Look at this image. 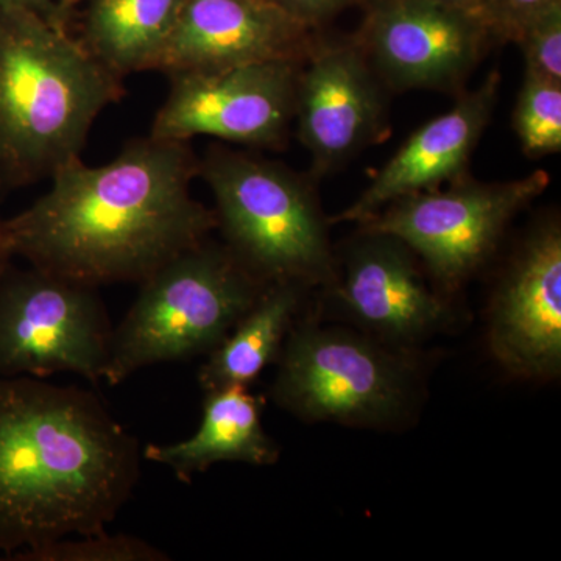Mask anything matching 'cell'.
<instances>
[{"label":"cell","mask_w":561,"mask_h":561,"mask_svg":"<svg viewBox=\"0 0 561 561\" xmlns=\"http://www.w3.org/2000/svg\"><path fill=\"white\" fill-rule=\"evenodd\" d=\"M197 176L191 142L150 135L108 164L79 158L31 208L2 220L3 241L11 257L90 286L142 283L216 230L214 210L192 197Z\"/></svg>","instance_id":"cell-1"},{"label":"cell","mask_w":561,"mask_h":561,"mask_svg":"<svg viewBox=\"0 0 561 561\" xmlns=\"http://www.w3.org/2000/svg\"><path fill=\"white\" fill-rule=\"evenodd\" d=\"M138 442L91 391L0 376V551L105 530L139 481Z\"/></svg>","instance_id":"cell-2"},{"label":"cell","mask_w":561,"mask_h":561,"mask_svg":"<svg viewBox=\"0 0 561 561\" xmlns=\"http://www.w3.org/2000/svg\"><path fill=\"white\" fill-rule=\"evenodd\" d=\"M69 28L0 7V192L51 179L81 150L124 81Z\"/></svg>","instance_id":"cell-3"},{"label":"cell","mask_w":561,"mask_h":561,"mask_svg":"<svg viewBox=\"0 0 561 561\" xmlns=\"http://www.w3.org/2000/svg\"><path fill=\"white\" fill-rule=\"evenodd\" d=\"M130 311L113 331L103 382L119 386L136 371L209 354L265 289L209 239L165 262L140 283Z\"/></svg>","instance_id":"cell-4"},{"label":"cell","mask_w":561,"mask_h":561,"mask_svg":"<svg viewBox=\"0 0 561 561\" xmlns=\"http://www.w3.org/2000/svg\"><path fill=\"white\" fill-rule=\"evenodd\" d=\"M198 176L216 202L225 245L254 278L305 287L334 279L323 214L300 176L219 146L198 160Z\"/></svg>","instance_id":"cell-5"},{"label":"cell","mask_w":561,"mask_h":561,"mask_svg":"<svg viewBox=\"0 0 561 561\" xmlns=\"http://www.w3.org/2000/svg\"><path fill=\"white\" fill-rule=\"evenodd\" d=\"M276 362L272 398L301 420L386 426L411 404V365L371 335L301 324Z\"/></svg>","instance_id":"cell-6"},{"label":"cell","mask_w":561,"mask_h":561,"mask_svg":"<svg viewBox=\"0 0 561 561\" xmlns=\"http://www.w3.org/2000/svg\"><path fill=\"white\" fill-rule=\"evenodd\" d=\"M98 287L32 267L0 279V376L105 378L113 342Z\"/></svg>","instance_id":"cell-7"},{"label":"cell","mask_w":561,"mask_h":561,"mask_svg":"<svg viewBox=\"0 0 561 561\" xmlns=\"http://www.w3.org/2000/svg\"><path fill=\"white\" fill-rule=\"evenodd\" d=\"M548 172L507 183L457 181L448 191L421 192L391 203L365 230L405 243L443 286L454 289L489 260L513 217L540 197Z\"/></svg>","instance_id":"cell-8"},{"label":"cell","mask_w":561,"mask_h":561,"mask_svg":"<svg viewBox=\"0 0 561 561\" xmlns=\"http://www.w3.org/2000/svg\"><path fill=\"white\" fill-rule=\"evenodd\" d=\"M302 61L273 60L171 77V92L150 136L191 142L209 136L225 142L275 149L295 117Z\"/></svg>","instance_id":"cell-9"},{"label":"cell","mask_w":561,"mask_h":561,"mask_svg":"<svg viewBox=\"0 0 561 561\" xmlns=\"http://www.w3.org/2000/svg\"><path fill=\"white\" fill-rule=\"evenodd\" d=\"M359 47L398 90H454L493 39L478 13L435 0H365Z\"/></svg>","instance_id":"cell-10"},{"label":"cell","mask_w":561,"mask_h":561,"mask_svg":"<svg viewBox=\"0 0 561 561\" xmlns=\"http://www.w3.org/2000/svg\"><path fill=\"white\" fill-rule=\"evenodd\" d=\"M295 117L316 173L334 171L378 136L381 88L359 44L316 39L301 62Z\"/></svg>","instance_id":"cell-11"},{"label":"cell","mask_w":561,"mask_h":561,"mask_svg":"<svg viewBox=\"0 0 561 561\" xmlns=\"http://www.w3.org/2000/svg\"><path fill=\"white\" fill-rule=\"evenodd\" d=\"M316 28L272 0H184L157 70L175 76L251 62L305 61Z\"/></svg>","instance_id":"cell-12"},{"label":"cell","mask_w":561,"mask_h":561,"mask_svg":"<svg viewBox=\"0 0 561 561\" xmlns=\"http://www.w3.org/2000/svg\"><path fill=\"white\" fill-rule=\"evenodd\" d=\"M490 346L513 375L552 379L561 370V232L542 225L524 243L491 305Z\"/></svg>","instance_id":"cell-13"},{"label":"cell","mask_w":561,"mask_h":561,"mask_svg":"<svg viewBox=\"0 0 561 561\" xmlns=\"http://www.w3.org/2000/svg\"><path fill=\"white\" fill-rule=\"evenodd\" d=\"M337 294L356 324L394 348L421 341L446 319L445 305L427 286L412 250L382 232L367 231L351 249Z\"/></svg>","instance_id":"cell-14"},{"label":"cell","mask_w":561,"mask_h":561,"mask_svg":"<svg viewBox=\"0 0 561 561\" xmlns=\"http://www.w3.org/2000/svg\"><path fill=\"white\" fill-rule=\"evenodd\" d=\"M497 91L500 73L491 72L478 90L461 95L453 110L419 128L334 221L365 224L400 198L459 180L493 116Z\"/></svg>","instance_id":"cell-15"},{"label":"cell","mask_w":561,"mask_h":561,"mask_svg":"<svg viewBox=\"0 0 561 561\" xmlns=\"http://www.w3.org/2000/svg\"><path fill=\"white\" fill-rule=\"evenodd\" d=\"M262 405L247 387L205 391L197 432L187 440L147 446L144 459L171 468L181 482L219 461L271 467L279 459V446L262 426Z\"/></svg>","instance_id":"cell-16"},{"label":"cell","mask_w":561,"mask_h":561,"mask_svg":"<svg viewBox=\"0 0 561 561\" xmlns=\"http://www.w3.org/2000/svg\"><path fill=\"white\" fill-rule=\"evenodd\" d=\"M305 289L297 283L267 284L249 312L208 354L198 371L203 391L227 387L249 389L268 365L278 360Z\"/></svg>","instance_id":"cell-17"},{"label":"cell","mask_w":561,"mask_h":561,"mask_svg":"<svg viewBox=\"0 0 561 561\" xmlns=\"http://www.w3.org/2000/svg\"><path fill=\"white\" fill-rule=\"evenodd\" d=\"M184 0H90L80 41L114 73L157 70Z\"/></svg>","instance_id":"cell-18"},{"label":"cell","mask_w":561,"mask_h":561,"mask_svg":"<svg viewBox=\"0 0 561 561\" xmlns=\"http://www.w3.org/2000/svg\"><path fill=\"white\" fill-rule=\"evenodd\" d=\"M513 122L527 153H560L561 83L526 72Z\"/></svg>","instance_id":"cell-19"},{"label":"cell","mask_w":561,"mask_h":561,"mask_svg":"<svg viewBox=\"0 0 561 561\" xmlns=\"http://www.w3.org/2000/svg\"><path fill=\"white\" fill-rule=\"evenodd\" d=\"M171 557L150 542L128 534L105 530L79 535L77 540L62 538L33 551L21 553L13 561H168Z\"/></svg>","instance_id":"cell-20"},{"label":"cell","mask_w":561,"mask_h":561,"mask_svg":"<svg viewBox=\"0 0 561 561\" xmlns=\"http://www.w3.org/2000/svg\"><path fill=\"white\" fill-rule=\"evenodd\" d=\"M513 43L522 47L526 72L561 83V0L534 14Z\"/></svg>","instance_id":"cell-21"},{"label":"cell","mask_w":561,"mask_h":561,"mask_svg":"<svg viewBox=\"0 0 561 561\" xmlns=\"http://www.w3.org/2000/svg\"><path fill=\"white\" fill-rule=\"evenodd\" d=\"M556 0H482L479 16L493 38L515 41L524 24Z\"/></svg>","instance_id":"cell-22"},{"label":"cell","mask_w":561,"mask_h":561,"mask_svg":"<svg viewBox=\"0 0 561 561\" xmlns=\"http://www.w3.org/2000/svg\"><path fill=\"white\" fill-rule=\"evenodd\" d=\"M290 18L309 28H319L323 22L365 0H272Z\"/></svg>","instance_id":"cell-23"},{"label":"cell","mask_w":561,"mask_h":561,"mask_svg":"<svg viewBox=\"0 0 561 561\" xmlns=\"http://www.w3.org/2000/svg\"><path fill=\"white\" fill-rule=\"evenodd\" d=\"M0 7L35 11L47 20L57 22V2L55 0H0ZM62 27V25H61Z\"/></svg>","instance_id":"cell-24"},{"label":"cell","mask_w":561,"mask_h":561,"mask_svg":"<svg viewBox=\"0 0 561 561\" xmlns=\"http://www.w3.org/2000/svg\"><path fill=\"white\" fill-rule=\"evenodd\" d=\"M81 0H57V21L62 27L69 28V21L72 18L73 10Z\"/></svg>","instance_id":"cell-25"},{"label":"cell","mask_w":561,"mask_h":561,"mask_svg":"<svg viewBox=\"0 0 561 561\" xmlns=\"http://www.w3.org/2000/svg\"><path fill=\"white\" fill-rule=\"evenodd\" d=\"M2 197L3 194L0 192V202H2ZM2 220V217H0V279H2L7 268H9L11 261L10 251L7 249L5 241H3Z\"/></svg>","instance_id":"cell-26"},{"label":"cell","mask_w":561,"mask_h":561,"mask_svg":"<svg viewBox=\"0 0 561 561\" xmlns=\"http://www.w3.org/2000/svg\"><path fill=\"white\" fill-rule=\"evenodd\" d=\"M435 2L445 3V5L457 7V9L474 11L479 14L482 0H435Z\"/></svg>","instance_id":"cell-27"}]
</instances>
